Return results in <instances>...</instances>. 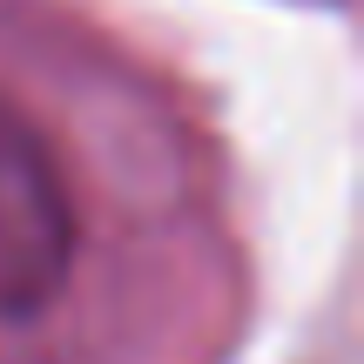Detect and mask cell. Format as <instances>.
Listing matches in <instances>:
<instances>
[{
  "instance_id": "cell-1",
  "label": "cell",
  "mask_w": 364,
  "mask_h": 364,
  "mask_svg": "<svg viewBox=\"0 0 364 364\" xmlns=\"http://www.w3.org/2000/svg\"><path fill=\"white\" fill-rule=\"evenodd\" d=\"M75 263V203L34 122L0 102V317L54 304Z\"/></svg>"
}]
</instances>
